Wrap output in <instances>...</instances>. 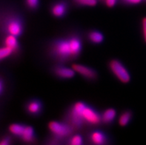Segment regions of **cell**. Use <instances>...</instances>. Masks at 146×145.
I'll return each instance as SVG.
<instances>
[{"instance_id": "277c9868", "label": "cell", "mask_w": 146, "mask_h": 145, "mask_svg": "<svg viewBox=\"0 0 146 145\" xmlns=\"http://www.w3.org/2000/svg\"><path fill=\"white\" fill-rule=\"evenodd\" d=\"M82 117L85 128L100 127L102 124L101 113L94 106L88 104L82 110Z\"/></svg>"}, {"instance_id": "7402d4cb", "label": "cell", "mask_w": 146, "mask_h": 145, "mask_svg": "<svg viewBox=\"0 0 146 145\" xmlns=\"http://www.w3.org/2000/svg\"><path fill=\"white\" fill-rule=\"evenodd\" d=\"M13 56V52L11 48L2 45L0 46V62Z\"/></svg>"}, {"instance_id": "603a6c76", "label": "cell", "mask_w": 146, "mask_h": 145, "mask_svg": "<svg viewBox=\"0 0 146 145\" xmlns=\"http://www.w3.org/2000/svg\"><path fill=\"white\" fill-rule=\"evenodd\" d=\"M119 3L122 6H135L140 4H146V0H119Z\"/></svg>"}, {"instance_id": "d4e9b609", "label": "cell", "mask_w": 146, "mask_h": 145, "mask_svg": "<svg viewBox=\"0 0 146 145\" xmlns=\"http://www.w3.org/2000/svg\"><path fill=\"white\" fill-rule=\"evenodd\" d=\"M100 3L107 7L108 8H113L119 4V0H98Z\"/></svg>"}, {"instance_id": "484cf974", "label": "cell", "mask_w": 146, "mask_h": 145, "mask_svg": "<svg viewBox=\"0 0 146 145\" xmlns=\"http://www.w3.org/2000/svg\"><path fill=\"white\" fill-rule=\"evenodd\" d=\"M6 90V82L5 79H4L3 76L0 75V98L4 96Z\"/></svg>"}, {"instance_id": "52a82bcc", "label": "cell", "mask_w": 146, "mask_h": 145, "mask_svg": "<svg viewBox=\"0 0 146 145\" xmlns=\"http://www.w3.org/2000/svg\"><path fill=\"white\" fill-rule=\"evenodd\" d=\"M48 129L50 135L65 140L75 132L74 129L64 121H50L48 123Z\"/></svg>"}, {"instance_id": "6da1fadb", "label": "cell", "mask_w": 146, "mask_h": 145, "mask_svg": "<svg viewBox=\"0 0 146 145\" xmlns=\"http://www.w3.org/2000/svg\"><path fill=\"white\" fill-rule=\"evenodd\" d=\"M83 37L80 30H69L48 41L44 48V55L54 64L74 62L82 54Z\"/></svg>"}, {"instance_id": "e0dca14e", "label": "cell", "mask_w": 146, "mask_h": 145, "mask_svg": "<svg viewBox=\"0 0 146 145\" xmlns=\"http://www.w3.org/2000/svg\"><path fill=\"white\" fill-rule=\"evenodd\" d=\"M85 144V137L80 132H75L65 140V144L82 145Z\"/></svg>"}, {"instance_id": "83f0119b", "label": "cell", "mask_w": 146, "mask_h": 145, "mask_svg": "<svg viewBox=\"0 0 146 145\" xmlns=\"http://www.w3.org/2000/svg\"><path fill=\"white\" fill-rule=\"evenodd\" d=\"M0 13H1V9H0Z\"/></svg>"}, {"instance_id": "4316f807", "label": "cell", "mask_w": 146, "mask_h": 145, "mask_svg": "<svg viewBox=\"0 0 146 145\" xmlns=\"http://www.w3.org/2000/svg\"><path fill=\"white\" fill-rule=\"evenodd\" d=\"M142 24V30H143V36L145 42L146 43V17H144L141 22Z\"/></svg>"}, {"instance_id": "ba28073f", "label": "cell", "mask_w": 146, "mask_h": 145, "mask_svg": "<svg viewBox=\"0 0 146 145\" xmlns=\"http://www.w3.org/2000/svg\"><path fill=\"white\" fill-rule=\"evenodd\" d=\"M70 5L69 0H53L49 5V13L54 18L61 19L68 14Z\"/></svg>"}, {"instance_id": "30bf717a", "label": "cell", "mask_w": 146, "mask_h": 145, "mask_svg": "<svg viewBox=\"0 0 146 145\" xmlns=\"http://www.w3.org/2000/svg\"><path fill=\"white\" fill-rule=\"evenodd\" d=\"M71 68L76 73L80 74L85 80L89 82H95L99 79L98 72L91 67L78 63H72Z\"/></svg>"}, {"instance_id": "ffe728a7", "label": "cell", "mask_w": 146, "mask_h": 145, "mask_svg": "<svg viewBox=\"0 0 146 145\" xmlns=\"http://www.w3.org/2000/svg\"><path fill=\"white\" fill-rule=\"evenodd\" d=\"M25 8L31 13H35L40 7V0H24Z\"/></svg>"}, {"instance_id": "9a60e30c", "label": "cell", "mask_w": 146, "mask_h": 145, "mask_svg": "<svg viewBox=\"0 0 146 145\" xmlns=\"http://www.w3.org/2000/svg\"><path fill=\"white\" fill-rule=\"evenodd\" d=\"M117 112L116 109L113 107L105 109L101 112V120H102V124L104 126L110 127L114 123L116 118H117Z\"/></svg>"}, {"instance_id": "9c48e42d", "label": "cell", "mask_w": 146, "mask_h": 145, "mask_svg": "<svg viewBox=\"0 0 146 145\" xmlns=\"http://www.w3.org/2000/svg\"><path fill=\"white\" fill-rule=\"evenodd\" d=\"M23 108L25 113L30 117H40L44 112V103L40 99L31 98L25 102Z\"/></svg>"}, {"instance_id": "5bb4252c", "label": "cell", "mask_w": 146, "mask_h": 145, "mask_svg": "<svg viewBox=\"0 0 146 145\" xmlns=\"http://www.w3.org/2000/svg\"><path fill=\"white\" fill-rule=\"evenodd\" d=\"M85 38L88 42L92 45H99L103 43L105 40L104 34L96 29H91L85 34Z\"/></svg>"}, {"instance_id": "4fadbf2b", "label": "cell", "mask_w": 146, "mask_h": 145, "mask_svg": "<svg viewBox=\"0 0 146 145\" xmlns=\"http://www.w3.org/2000/svg\"><path fill=\"white\" fill-rule=\"evenodd\" d=\"M19 139L22 143L27 144H35L38 143V138L36 134L35 130L32 126L27 124L25 125L24 131Z\"/></svg>"}, {"instance_id": "ac0fdd59", "label": "cell", "mask_w": 146, "mask_h": 145, "mask_svg": "<svg viewBox=\"0 0 146 145\" xmlns=\"http://www.w3.org/2000/svg\"><path fill=\"white\" fill-rule=\"evenodd\" d=\"M70 5L75 7H91L98 5V0H69Z\"/></svg>"}, {"instance_id": "44dd1931", "label": "cell", "mask_w": 146, "mask_h": 145, "mask_svg": "<svg viewBox=\"0 0 146 145\" xmlns=\"http://www.w3.org/2000/svg\"><path fill=\"white\" fill-rule=\"evenodd\" d=\"M43 144L47 145L65 144V140H63L60 138H58L56 136L50 134L48 136H47L46 138H44Z\"/></svg>"}, {"instance_id": "8fae6325", "label": "cell", "mask_w": 146, "mask_h": 145, "mask_svg": "<svg viewBox=\"0 0 146 145\" xmlns=\"http://www.w3.org/2000/svg\"><path fill=\"white\" fill-rule=\"evenodd\" d=\"M50 73L54 77L60 80L71 79L76 74V72L72 68H68L62 64H54L50 68Z\"/></svg>"}, {"instance_id": "7c38bea8", "label": "cell", "mask_w": 146, "mask_h": 145, "mask_svg": "<svg viewBox=\"0 0 146 145\" xmlns=\"http://www.w3.org/2000/svg\"><path fill=\"white\" fill-rule=\"evenodd\" d=\"M2 45L11 48L13 52V57H17L22 53V47L18 37L13 35H4L2 36Z\"/></svg>"}, {"instance_id": "7a4b0ae2", "label": "cell", "mask_w": 146, "mask_h": 145, "mask_svg": "<svg viewBox=\"0 0 146 145\" xmlns=\"http://www.w3.org/2000/svg\"><path fill=\"white\" fill-rule=\"evenodd\" d=\"M25 30V20L22 13L17 7L7 6L1 9L0 36H22Z\"/></svg>"}, {"instance_id": "cb8c5ba5", "label": "cell", "mask_w": 146, "mask_h": 145, "mask_svg": "<svg viewBox=\"0 0 146 145\" xmlns=\"http://www.w3.org/2000/svg\"><path fill=\"white\" fill-rule=\"evenodd\" d=\"M13 143V136L11 133L0 136V145H11Z\"/></svg>"}, {"instance_id": "d6986e66", "label": "cell", "mask_w": 146, "mask_h": 145, "mask_svg": "<svg viewBox=\"0 0 146 145\" xmlns=\"http://www.w3.org/2000/svg\"><path fill=\"white\" fill-rule=\"evenodd\" d=\"M25 124L21 123H13L9 125L8 127V130L13 137L16 138H19L21 135L22 134V132L24 131L25 127Z\"/></svg>"}, {"instance_id": "2e32d148", "label": "cell", "mask_w": 146, "mask_h": 145, "mask_svg": "<svg viewBox=\"0 0 146 145\" xmlns=\"http://www.w3.org/2000/svg\"><path fill=\"white\" fill-rule=\"evenodd\" d=\"M133 118V113L131 109H125L120 113L118 117V124L121 127H125L128 126Z\"/></svg>"}, {"instance_id": "8992f818", "label": "cell", "mask_w": 146, "mask_h": 145, "mask_svg": "<svg viewBox=\"0 0 146 145\" xmlns=\"http://www.w3.org/2000/svg\"><path fill=\"white\" fill-rule=\"evenodd\" d=\"M108 68L110 72L120 82L127 84L131 81V74L125 64L118 59H111L108 62Z\"/></svg>"}, {"instance_id": "3957f363", "label": "cell", "mask_w": 146, "mask_h": 145, "mask_svg": "<svg viewBox=\"0 0 146 145\" xmlns=\"http://www.w3.org/2000/svg\"><path fill=\"white\" fill-rule=\"evenodd\" d=\"M87 105L84 101H76L70 104L63 114V120L72 127L75 132H80L85 128L82 117V110Z\"/></svg>"}, {"instance_id": "5b68a950", "label": "cell", "mask_w": 146, "mask_h": 145, "mask_svg": "<svg viewBox=\"0 0 146 145\" xmlns=\"http://www.w3.org/2000/svg\"><path fill=\"white\" fill-rule=\"evenodd\" d=\"M86 143L92 145H108L112 143V138L100 127L89 129L85 136Z\"/></svg>"}]
</instances>
